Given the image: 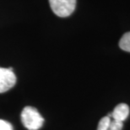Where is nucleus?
<instances>
[{"label":"nucleus","mask_w":130,"mask_h":130,"mask_svg":"<svg viewBox=\"0 0 130 130\" xmlns=\"http://www.w3.org/2000/svg\"><path fill=\"white\" fill-rule=\"evenodd\" d=\"M119 46L123 51L130 52V32L123 35L119 41Z\"/></svg>","instance_id":"39448f33"},{"label":"nucleus","mask_w":130,"mask_h":130,"mask_svg":"<svg viewBox=\"0 0 130 130\" xmlns=\"http://www.w3.org/2000/svg\"><path fill=\"white\" fill-rule=\"evenodd\" d=\"M21 122L28 130H38L43 125L44 119L33 107H26L21 112Z\"/></svg>","instance_id":"f257e3e1"},{"label":"nucleus","mask_w":130,"mask_h":130,"mask_svg":"<svg viewBox=\"0 0 130 130\" xmlns=\"http://www.w3.org/2000/svg\"><path fill=\"white\" fill-rule=\"evenodd\" d=\"M0 130H14L12 125L7 121L0 119Z\"/></svg>","instance_id":"6e6552de"},{"label":"nucleus","mask_w":130,"mask_h":130,"mask_svg":"<svg viewBox=\"0 0 130 130\" xmlns=\"http://www.w3.org/2000/svg\"><path fill=\"white\" fill-rule=\"evenodd\" d=\"M16 83V76L12 68L0 67V93L10 90Z\"/></svg>","instance_id":"7ed1b4c3"},{"label":"nucleus","mask_w":130,"mask_h":130,"mask_svg":"<svg viewBox=\"0 0 130 130\" xmlns=\"http://www.w3.org/2000/svg\"><path fill=\"white\" fill-rule=\"evenodd\" d=\"M49 4L55 14L65 18L74 13L76 7V0H49Z\"/></svg>","instance_id":"f03ea898"},{"label":"nucleus","mask_w":130,"mask_h":130,"mask_svg":"<svg viewBox=\"0 0 130 130\" xmlns=\"http://www.w3.org/2000/svg\"><path fill=\"white\" fill-rule=\"evenodd\" d=\"M129 114V107L126 103H120L115 107L113 112L111 113L110 117L113 118V120L123 122L127 119Z\"/></svg>","instance_id":"20e7f679"},{"label":"nucleus","mask_w":130,"mask_h":130,"mask_svg":"<svg viewBox=\"0 0 130 130\" xmlns=\"http://www.w3.org/2000/svg\"><path fill=\"white\" fill-rule=\"evenodd\" d=\"M123 127V122L111 120V123L109 125V130H122Z\"/></svg>","instance_id":"0eeeda50"},{"label":"nucleus","mask_w":130,"mask_h":130,"mask_svg":"<svg viewBox=\"0 0 130 130\" xmlns=\"http://www.w3.org/2000/svg\"><path fill=\"white\" fill-rule=\"evenodd\" d=\"M111 123L110 115H107L106 117L102 118L99 122L97 130H109V125Z\"/></svg>","instance_id":"423d86ee"}]
</instances>
